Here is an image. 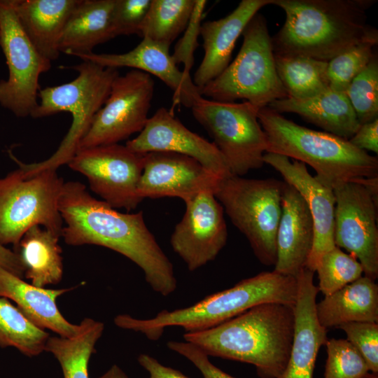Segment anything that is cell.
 Masks as SVG:
<instances>
[{
	"mask_svg": "<svg viewBox=\"0 0 378 378\" xmlns=\"http://www.w3.org/2000/svg\"><path fill=\"white\" fill-rule=\"evenodd\" d=\"M59 211L66 224L62 237L68 245L92 244L115 251L142 270L155 292L167 297L175 291L173 265L148 229L142 211L118 212L92 197L79 181L64 182Z\"/></svg>",
	"mask_w": 378,
	"mask_h": 378,
	"instance_id": "1",
	"label": "cell"
},
{
	"mask_svg": "<svg viewBox=\"0 0 378 378\" xmlns=\"http://www.w3.org/2000/svg\"><path fill=\"white\" fill-rule=\"evenodd\" d=\"M376 0H272L286 19L272 37L274 55L329 62L357 43L378 35L367 23Z\"/></svg>",
	"mask_w": 378,
	"mask_h": 378,
	"instance_id": "2",
	"label": "cell"
},
{
	"mask_svg": "<svg viewBox=\"0 0 378 378\" xmlns=\"http://www.w3.org/2000/svg\"><path fill=\"white\" fill-rule=\"evenodd\" d=\"M294 326V306L270 302L214 327L185 332L183 339L209 356L253 365L260 378H281L290 356Z\"/></svg>",
	"mask_w": 378,
	"mask_h": 378,
	"instance_id": "3",
	"label": "cell"
},
{
	"mask_svg": "<svg viewBox=\"0 0 378 378\" xmlns=\"http://www.w3.org/2000/svg\"><path fill=\"white\" fill-rule=\"evenodd\" d=\"M297 293L296 277L275 271L262 272L187 307L164 309L146 319L119 314L113 321L120 328L139 332L148 340L157 341L167 327L179 326L186 332H196L214 327L260 304L295 306Z\"/></svg>",
	"mask_w": 378,
	"mask_h": 378,
	"instance_id": "4",
	"label": "cell"
},
{
	"mask_svg": "<svg viewBox=\"0 0 378 378\" xmlns=\"http://www.w3.org/2000/svg\"><path fill=\"white\" fill-rule=\"evenodd\" d=\"M258 120L266 135V153L286 156L312 167L321 183L337 185L378 177V159L355 147L348 139L301 126L263 107Z\"/></svg>",
	"mask_w": 378,
	"mask_h": 378,
	"instance_id": "5",
	"label": "cell"
},
{
	"mask_svg": "<svg viewBox=\"0 0 378 378\" xmlns=\"http://www.w3.org/2000/svg\"><path fill=\"white\" fill-rule=\"evenodd\" d=\"M71 68L78 73V76L69 83L41 89L38 94L40 102L30 115L38 118L68 112L72 116L70 128L55 152L45 160L25 164L10 154L11 158L25 170L57 171L69 162L105 103L113 80L119 75L117 69L104 67L90 61H83Z\"/></svg>",
	"mask_w": 378,
	"mask_h": 378,
	"instance_id": "6",
	"label": "cell"
},
{
	"mask_svg": "<svg viewBox=\"0 0 378 378\" xmlns=\"http://www.w3.org/2000/svg\"><path fill=\"white\" fill-rule=\"evenodd\" d=\"M243 43L235 59L200 90L202 97L220 102L244 99L259 108L288 97L278 76L265 18L256 13L242 34Z\"/></svg>",
	"mask_w": 378,
	"mask_h": 378,
	"instance_id": "7",
	"label": "cell"
},
{
	"mask_svg": "<svg viewBox=\"0 0 378 378\" xmlns=\"http://www.w3.org/2000/svg\"><path fill=\"white\" fill-rule=\"evenodd\" d=\"M64 182L55 170L30 172L19 167L0 178V244L15 249L34 225L62 237L59 200Z\"/></svg>",
	"mask_w": 378,
	"mask_h": 378,
	"instance_id": "8",
	"label": "cell"
},
{
	"mask_svg": "<svg viewBox=\"0 0 378 378\" xmlns=\"http://www.w3.org/2000/svg\"><path fill=\"white\" fill-rule=\"evenodd\" d=\"M284 181L231 176L215 196L232 223L246 237L258 260L276 262V233L281 216Z\"/></svg>",
	"mask_w": 378,
	"mask_h": 378,
	"instance_id": "9",
	"label": "cell"
},
{
	"mask_svg": "<svg viewBox=\"0 0 378 378\" xmlns=\"http://www.w3.org/2000/svg\"><path fill=\"white\" fill-rule=\"evenodd\" d=\"M225 159L231 174L242 176L264 165L266 135L258 120L259 108L248 102H220L202 97L191 108Z\"/></svg>",
	"mask_w": 378,
	"mask_h": 378,
	"instance_id": "10",
	"label": "cell"
},
{
	"mask_svg": "<svg viewBox=\"0 0 378 378\" xmlns=\"http://www.w3.org/2000/svg\"><path fill=\"white\" fill-rule=\"evenodd\" d=\"M334 242L354 256L364 275L378 277V177L340 183L333 188Z\"/></svg>",
	"mask_w": 378,
	"mask_h": 378,
	"instance_id": "11",
	"label": "cell"
},
{
	"mask_svg": "<svg viewBox=\"0 0 378 378\" xmlns=\"http://www.w3.org/2000/svg\"><path fill=\"white\" fill-rule=\"evenodd\" d=\"M0 46L8 69L7 80H0V104L18 117L31 115L38 103L39 76L50 69L51 62L27 38L13 0H0Z\"/></svg>",
	"mask_w": 378,
	"mask_h": 378,
	"instance_id": "12",
	"label": "cell"
},
{
	"mask_svg": "<svg viewBox=\"0 0 378 378\" xmlns=\"http://www.w3.org/2000/svg\"><path fill=\"white\" fill-rule=\"evenodd\" d=\"M154 86L152 76L139 70L118 75L78 149L118 144L141 132L149 118Z\"/></svg>",
	"mask_w": 378,
	"mask_h": 378,
	"instance_id": "13",
	"label": "cell"
},
{
	"mask_svg": "<svg viewBox=\"0 0 378 378\" xmlns=\"http://www.w3.org/2000/svg\"><path fill=\"white\" fill-rule=\"evenodd\" d=\"M144 154L119 144L78 149L67 165L84 175L91 190L113 208L130 211L143 200L137 186Z\"/></svg>",
	"mask_w": 378,
	"mask_h": 378,
	"instance_id": "14",
	"label": "cell"
},
{
	"mask_svg": "<svg viewBox=\"0 0 378 378\" xmlns=\"http://www.w3.org/2000/svg\"><path fill=\"white\" fill-rule=\"evenodd\" d=\"M185 204V214L175 226L170 243L192 272L216 258L226 244L227 230L224 209L214 193L202 192Z\"/></svg>",
	"mask_w": 378,
	"mask_h": 378,
	"instance_id": "15",
	"label": "cell"
},
{
	"mask_svg": "<svg viewBox=\"0 0 378 378\" xmlns=\"http://www.w3.org/2000/svg\"><path fill=\"white\" fill-rule=\"evenodd\" d=\"M223 180L187 155L150 152L144 154L137 193L142 200L176 197L186 202L204 192L215 195Z\"/></svg>",
	"mask_w": 378,
	"mask_h": 378,
	"instance_id": "16",
	"label": "cell"
},
{
	"mask_svg": "<svg viewBox=\"0 0 378 378\" xmlns=\"http://www.w3.org/2000/svg\"><path fill=\"white\" fill-rule=\"evenodd\" d=\"M132 151L146 154L171 152L190 157L223 179L232 174L214 142L188 130L168 109L161 107L148 118L139 135L125 145Z\"/></svg>",
	"mask_w": 378,
	"mask_h": 378,
	"instance_id": "17",
	"label": "cell"
},
{
	"mask_svg": "<svg viewBox=\"0 0 378 378\" xmlns=\"http://www.w3.org/2000/svg\"><path fill=\"white\" fill-rule=\"evenodd\" d=\"M265 164L275 169L306 202L314 227V238L306 267L315 272L322 255L333 248L335 198L333 189L321 183L304 163L286 156L265 153Z\"/></svg>",
	"mask_w": 378,
	"mask_h": 378,
	"instance_id": "18",
	"label": "cell"
},
{
	"mask_svg": "<svg viewBox=\"0 0 378 378\" xmlns=\"http://www.w3.org/2000/svg\"><path fill=\"white\" fill-rule=\"evenodd\" d=\"M104 67H130L160 79L174 93V102L192 108L202 97L189 73L181 71L169 53V46L146 38L124 53H94L78 55Z\"/></svg>",
	"mask_w": 378,
	"mask_h": 378,
	"instance_id": "19",
	"label": "cell"
},
{
	"mask_svg": "<svg viewBox=\"0 0 378 378\" xmlns=\"http://www.w3.org/2000/svg\"><path fill=\"white\" fill-rule=\"evenodd\" d=\"M314 272L303 267L295 276L298 293L294 306L295 326L292 348L281 378H313L316 359L327 338L326 328L318 321Z\"/></svg>",
	"mask_w": 378,
	"mask_h": 378,
	"instance_id": "20",
	"label": "cell"
},
{
	"mask_svg": "<svg viewBox=\"0 0 378 378\" xmlns=\"http://www.w3.org/2000/svg\"><path fill=\"white\" fill-rule=\"evenodd\" d=\"M272 3V0H242L225 17L201 25L204 57L192 78L199 91L227 68L246 24L260 9Z\"/></svg>",
	"mask_w": 378,
	"mask_h": 378,
	"instance_id": "21",
	"label": "cell"
},
{
	"mask_svg": "<svg viewBox=\"0 0 378 378\" xmlns=\"http://www.w3.org/2000/svg\"><path fill=\"white\" fill-rule=\"evenodd\" d=\"M314 238V223L306 202L295 188L284 181L274 271L295 277L306 266Z\"/></svg>",
	"mask_w": 378,
	"mask_h": 378,
	"instance_id": "22",
	"label": "cell"
},
{
	"mask_svg": "<svg viewBox=\"0 0 378 378\" xmlns=\"http://www.w3.org/2000/svg\"><path fill=\"white\" fill-rule=\"evenodd\" d=\"M71 288L47 289L28 284L0 267V297L13 301L35 326L50 330L60 337L76 335L79 324L69 323L61 314L57 299Z\"/></svg>",
	"mask_w": 378,
	"mask_h": 378,
	"instance_id": "23",
	"label": "cell"
},
{
	"mask_svg": "<svg viewBox=\"0 0 378 378\" xmlns=\"http://www.w3.org/2000/svg\"><path fill=\"white\" fill-rule=\"evenodd\" d=\"M18 20L36 51L52 62L59 55V42L78 0H13Z\"/></svg>",
	"mask_w": 378,
	"mask_h": 378,
	"instance_id": "24",
	"label": "cell"
},
{
	"mask_svg": "<svg viewBox=\"0 0 378 378\" xmlns=\"http://www.w3.org/2000/svg\"><path fill=\"white\" fill-rule=\"evenodd\" d=\"M267 107L281 114L297 113L325 132L348 140L360 125L346 93L330 88L306 99L275 100Z\"/></svg>",
	"mask_w": 378,
	"mask_h": 378,
	"instance_id": "25",
	"label": "cell"
},
{
	"mask_svg": "<svg viewBox=\"0 0 378 378\" xmlns=\"http://www.w3.org/2000/svg\"><path fill=\"white\" fill-rule=\"evenodd\" d=\"M115 0H78L59 42V50L78 57L92 52L97 45L115 37Z\"/></svg>",
	"mask_w": 378,
	"mask_h": 378,
	"instance_id": "26",
	"label": "cell"
},
{
	"mask_svg": "<svg viewBox=\"0 0 378 378\" xmlns=\"http://www.w3.org/2000/svg\"><path fill=\"white\" fill-rule=\"evenodd\" d=\"M316 316L325 328L351 322H378V286L361 276L316 304Z\"/></svg>",
	"mask_w": 378,
	"mask_h": 378,
	"instance_id": "27",
	"label": "cell"
},
{
	"mask_svg": "<svg viewBox=\"0 0 378 378\" xmlns=\"http://www.w3.org/2000/svg\"><path fill=\"white\" fill-rule=\"evenodd\" d=\"M60 237L50 231L34 225L22 237L14 250L24 267V275L31 284L44 288L57 284L63 276Z\"/></svg>",
	"mask_w": 378,
	"mask_h": 378,
	"instance_id": "28",
	"label": "cell"
},
{
	"mask_svg": "<svg viewBox=\"0 0 378 378\" xmlns=\"http://www.w3.org/2000/svg\"><path fill=\"white\" fill-rule=\"evenodd\" d=\"M79 326L74 336H50L45 346V351L59 362L64 378H89V361L104 330L102 322L90 318H85Z\"/></svg>",
	"mask_w": 378,
	"mask_h": 378,
	"instance_id": "29",
	"label": "cell"
},
{
	"mask_svg": "<svg viewBox=\"0 0 378 378\" xmlns=\"http://www.w3.org/2000/svg\"><path fill=\"white\" fill-rule=\"evenodd\" d=\"M274 62L288 97L306 99L329 88L328 62L304 56L274 55Z\"/></svg>",
	"mask_w": 378,
	"mask_h": 378,
	"instance_id": "30",
	"label": "cell"
},
{
	"mask_svg": "<svg viewBox=\"0 0 378 378\" xmlns=\"http://www.w3.org/2000/svg\"><path fill=\"white\" fill-rule=\"evenodd\" d=\"M196 0H151L139 36L170 46L187 27Z\"/></svg>",
	"mask_w": 378,
	"mask_h": 378,
	"instance_id": "31",
	"label": "cell"
},
{
	"mask_svg": "<svg viewBox=\"0 0 378 378\" xmlns=\"http://www.w3.org/2000/svg\"><path fill=\"white\" fill-rule=\"evenodd\" d=\"M49 337L8 299L0 297V347H14L28 357L37 356L45 351Z\"/></svg>",
	"mask_w": 378,
	"mask_h": 378,
	"instance_id": "32",
	"label": "cell"
},
{
	"mask_svg": "<svg viewBox=\"0 0 378 378\" xmlns=\"http://www.w3.org/2000/svg\"><path fill=\"white\" fill-rule=\"evenodd\" d=\"M378 35L368 38L328 62L329 88L344 92L351 80L368 64L375 52Z\"/></svg>",
	"mask_w": 378,
	"mask_h": 378,
	"instance_id": "33",
	"label": "cell"
},
{
	"mask_svg": "<svg viewBox=\"0 0 378 378\" xmlns=\"http://www.w3.org/2000/svg\"><path fill=\"white\" fill-rule=\"evenodd\" d=\"M316 272L318 289L328 296L360 278L363 270L354 256L335 246L322 255Z\"/></svg>",
	"mask_w": 378,
	"mask_h": 378,
	"instance_id": "34",
	"label": "cell"
},
{
	"mask_svg": "<svg viewBox=\"0 0 378 378\" xmlns=\"http://www.w3.org/2000/svg\"><path fill=\"white\" fill-rule=\"evenodd\" d=\"M345 93L360 125L378 118V58L377 53L366 67L351 80Z\"/></svg>",
	"mask_w": 378,
	"mask_h": 378,
	"instance_id": "35",
	"label": "cell"
},
{
	"mask_svg": "<svg viewBox=\"0 0 378 378\" xmlns=\"http://www.w3.org/2000/svg\"><path fill=\"white\" fill-rule=\"evenodd\" d=\"M328 358L324 378H362L368 366L353 345L344 339H330L326 343Z\"/></svg>",
	"mask_w": 378,
	"mask_h": 378,
	"instance_id": "36",
	"label": "cell"
},
{
	"mask_svg": "<svg viewBox=\"0 0 378 378\" xmlns=\"http://www.w3.org/2000/svg\"><path fill=\"white\" fill-rule=\"evenodd\" d=\"M360 353L372 373H378V324L374 322H351L337 327Z\"/></svg>",
	"mask_w": 378,
	"mask_h": 378,
	"instance_id": "37",
	"label": "cell"
},
{
	"mask_svg": "<svg viewBox=\"0 0 378 378\" xmlns=\"http://www.w3.org/2000/svg\"><path fill=\"white\" fill-rule=\"evenodd\" d=\"M151 0H115L113 13L115 36L139 35Z\"/></svg>",
	"mask_w": 378,
	"mask_h": 378,
	"instance_id": "38",
	"label": "cell"
},
{
	"mask_svg": "<svg viewBox=\"0 0 378 378\" xmlns=\"http://www.w3.org/2000/svg\"><path fill=\"white\" fill-rule=\"evenodd\" d=\"M206 1L196 0L195 6L188 24V30L185 36L177 43L172 57L177 65L181 62L185 63L183 71L190 74V69L193 62V51L196 48L197 36L200 34L201 16Z\"/></svg>",
	"mask_w": 378,
	"mask_h": 378,
	"instance_id": "39",
	"label": "cell"
},
{
	"mask_svg": "<svg viewBox=\"0 0 378 378\" xmlns=\"http://www.w3.org/2000/svg\"><path fill=\"white\" fill-rule=\"evenodd\" d=\"M167 346L189 360L202 373L204 378H235L215 366L201 349L186 342L169 341Z\"/></svg>",
	"mask_w": 378,
	"mask_h": 378,
	"instance_id": "40",
	"label": "cell"
},
{
	"mask_svg": "<svg viewBox=\"0 0 378 378\" xmlns=\"http://www.w3.org/2000/svg\"><path fill=\"white\" fill-rule=\"evenodd\" d=\"M351 144L362 150L378 153V118L360 125L349 139Z\"/></svg>",
	"mask_w": 378,
	"mask_h": 378,
	"instance_id": "41",
	"label": "cell"
},
{
	"mask_svg": "<svg viewBox=\"0 0 378 378\" xmlns=\"http://www.w3.org/2000/svg\"><path fill=\"white\" fill-rule=\"evenodd\" d=\"M139 365L148 372V378H190L180 371L164 366L156 358L141 354L137 358Z\"/></svg>",
	"mask_w": 378,
	"mask_h": 378,
	"instance_id": "42",
	"label": "cell"
},
{
	"mask_svg": "<svg viewBox=\"0 0 378 378\" xmlns=\"http://www.w3.org/2000/svg\"><path fill=\"white\" fill-rule=\"evenodd\" d=\"M0 267L18 277L24 278V267L20 255L1 244Z\"/></svg>",
	"mask_w": 378,
	"mask_h": 378,
	"instance_id": "43",
	"label": "cell"
},
{
	"mask_svg": "<svg viewBox=\"0 0 378 378\" xmlns=\"http://www.w3.org/2000/svg\"><path fill=\"white\" fill-rule=\"evenodd\" d=\"M98 378H129V377L119 366L114 364Z\"/></svg>",
	"mask_w": 378,
	"mask_h": 378,
	"instance_id": "44",
	"label": "cell"
},
{
	"mask_svg": "<svg viewBox=\"0 0 378 378\" xmlns=\"http://www.w3.org/2000/svg\"><path fill=\"white\" fill-rule=\"evenodd\" d=\"M362 378H378V375L377 374H374V373H371V374L368 373Z\"/></svg>",
	"mask_w": 378,
	"mask_h": 378,
	"instance_id": "45",
	"label": "cell"
}]
</instances>
